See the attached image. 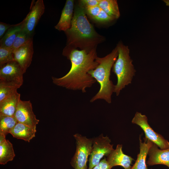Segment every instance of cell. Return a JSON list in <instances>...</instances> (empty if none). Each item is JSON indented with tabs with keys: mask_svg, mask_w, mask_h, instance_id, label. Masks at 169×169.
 I'll return each mask as SVG.
<instances>
[{
	"mask_svg": "<svg viewBox=\"0 0 169 169\" xmlns=\"http://www.w3.org/2000/svg\"><path fill=\"white\" fill-rule=\"evenodd\" d=\"M96 49L95 48L87 51L75 49L63 52V55L70 61L71 67L63 77L57 78L52 76L53 83L67 89L85 92L86 88L91 87L96 81L88 74L98 65L96 60L97 57Z\"/></svg>",
	"mask_w": 169,
	"mask_h": 169,
	"instance_id": "1",
	"label": "cell"
},
{
	"mask_svg": "<svg viewBox=\"0 0 169 169\" xmlns=\"http://www.w3.org/2000/svg\"><path fill=\"white\" fill-rule=\"evenodd\" d=\"M86 13L84 8L79 3L76 6L71 27L64 32L67 43L63 52L78 48L89 51L104 41V38L96 31Z\"/></svg>",
	"mask_w": 169,
	"mask_h": 169,
	"instance_id": "2",
	"label": "cell"
},
{
	"mask_svg": "<svg viewBox=\"0 0 169 169\" xmlns=\"http://www.w3.org/2000/svg\"><path fill=\"white\" fill-rule=\"evenodd\" d=\"M118 55V49L116 47L105 57H96V60L98 65L95 69L89 72L88 74L99 83L100 88L91 99L90 102L101 99L105 100L108 103H111V96L114 92L115 85L110 79V71Z\"/></svg>",
	"mask_w": 169,
	"mask_h": 169,
	"instance_id": "3",
	"label": "cell"
},
{
	"mask_svg": "<svg viewBox=\"0 0 169 169\" xmlns=\"http://www.w3.org/2000/svg\"><path fill=\"white\" fill-rule=\"evenodd\" d=\"M116 47L118 55L113 66L112 71L116 74L117 79L114 92L118 96L120 91L125 86L131 83L136 71L132 64L133 61L129 55L128 47L120 42Z\"/></svg>",
	"mask_w": 169,
	"mask_h": 169,
	"instance_id": "4",
	"label": "cell"
},
{
	"mask_svg": "<svg viewBox=\"0 0 169 169\" xmlns=\"http://www.w3.org/2000/svg\"><path fill=\"white\" fill-rule=\"evenodd\" d=\"M76 140V150L70 162L74 169H87V163L91 152L93 138H88L80 134L74 135Z\"/></svg>",
	"mask_w": 169,
	"mask_h": 169,
	"instance_id": "5",
	"label": "cell"
},
{
	"mask_svg": "<svg viewBox=\"0 0 169 169\" xmlns=\"http://www.w3.org/2000/svg\"><path fill=\"white\" fill-rule=\"evenodd\" d=\"M108 136L102 134L93 138V145L89 160L88 169H92L97 165L104 156H107L114 150L113 145Z\"/></svg>",
	"mask_w": 169,
	"mask_h": 169,
	"instance_id": "6",
	"label": "cell"
},
{
	"mask_svg": "<svg viewBox=\"0 0 169 169\" xmlns=\"http://www.w3.org/2000/svg\"><path fill=\"white\" fill-rule=\"evenodd\" d=\"M131 122L140 126L144 132L145 138L156 144L161 149L169 148V142L153 130L149 124L147 118L145 115L136 112Z\"/></svg>",
	"mask_w": 169,
	"mask_h": 169,
	"instance_id": "7",
	"label": "cell"
},
{
	"mask_svg": "<svg viewBox=\"0 0 169 169\" xmlns=\"http://www.w3.org/2000/svg\"><path fill=\"white\" fill-rule=\"evenodd\" d=\"M44 10L43 1L37 0L32 6L26 18L21 22V30L32 37L35 28L44 13Z\"/></svg>",
	"mask_w": 169,
	"mask_h": 169,
	"instance_id": "8",
	"label": "cell"
},
{
	"mask_svg": "<svg viewBox=\"0 0 169 169\" xmlns=\"http://www.w3.org/2000/svg\"><path fill=\"white\" fill-rule=\"evenodd\" d=\"M14 117L18 123H21L36 130V125L39 122L33 111L30 100H19Z\"/></svg>",
	"mask_w": 169,
	"mask_h": 169,
	"instance_id": "9",
	"label": "cell"
},
{
	"mask_svg": "<svg viewBox=\"0 0 169 169\" xmlns=\"http://www.w3.org/2000/svg\"><path fill=\"white\" fill-rule=\"evenodd\" d=\"M25 73L16 61L10 62L0 67V81L14 83L21 86Z\"/></svg>",
	"mask_w": 169,
	"mask_h": 169,
	"instance_id": "10",
	"label": "cell"
},
{
	"mask_svg": "<svg viewBox=\"0 0 169 169\" xmlns=\"http://www.w3.org/2000/svg\"><path fill=\"white\" fill-rule=\"evenodd\" d=\"M33 52L32 38L13 51L14 61L18 63L25 72L31 64Z\"/></svg>",
	"mask_w": 169,
	"mask_h": 169,
	"instance_id": "11",
	"label": "cell"
},
{
	"mask_svg": "<svg viewBox=\"0 0 169 169\" xmlns=\"http://www.w3.org/2000/svg\"><path fill=\"white\" fill-rule=\"evenodd\" d=\"M122 148V145L118 144L115 149L106 156V160L112 168L120 166L125 169H131V164L134 159L131 156L124 154Z\"/></svg>",
	"mask_w": 169,
	"mask_h": 169,
	"instance_id": "12",
	"label": "cell"
},
{
	"mask_svg": "<svg viewBox=\"0 0 169 169\" xmlns=\"http://www.w3.org/2000/svg\"><path fill=\"white\" fill-rule=\"evenodd\" d=\"M148 155L149 158L146 163L148 165L162 164L169 168V148L159 149L158 146L152 142Z\"/></svg>",
	"mask_w": 169,
	"mask_h": 169,
	"instance_id": "13",
	"label": "cell"
},
{
	"mask_svg": "<svg viewBox=\"0 0 169 169\" xmlns=\"http://www.w3.org/2000/svg\"><path fill=\"white\" fill-rule=\"evenodd\" d=\"M74 2L73 0H66L60 19L54 27L55 29L65 32L70 28L73 16Z\"/></svg>",
	"mask_w": 169,
	"mask_h": 169,
	"instance_id": "14",
	"label": "cell"
},
{
	"mask_svg": "<svg viewBox=\"0 0 169 169\" xmlns=\"http://www.w3.org/2000/svg\"><path fill=\"white\" fill-rule=\"evenodd\" d=\"M20 94L17 91L0 102V115L14 116Z\"/></svg>",
	"mask_w": 169,
	"mask_h": 169,
	"instance_id": "15",
	"label": "cell"
},
{
	"mask_svg": "<svg viewBox=\"0 0 169 169\" xmlns=\"http://www.w3.org/2000/svg\"><path fill=\"white\" fill-rule=\"evenodd\" d=\"M144 141L142 142L140 135V152L137 156L135 164L131 169H148L146 166V159L152 142L146 138H144Z\"/></svg>",
	"mask_w": 169,
	"mask_h": 169,
	"instance_id": "16",
	"label": "cell"
},
{
	"mask_svg": "<svg viewBox=\"0 0 169 169\" xmlns=\"http://www.w3.org/2000/svg\"><path fill=\"white\" fill-rule=\"evenodd\" d=\"M36 130L23 124L18 123L10 131L14 137L29 142L35 136Z\"/></svg>",
	"mask_w": 169,
	"mask_h": 169,
	"instance_id": "17",
	"label": "cell"
},
{
	"mask_svg": "<svg viewBox=\"0 0 169 169\" xmlns=\"http://www.w3.org/2000/svg\"><path fill=\"white\" fill-rule=\"evenodd\" d=\"M21 30V22L14 24L6 32L0 39V46L11 48L18 33Z\"/></svg>",
	"mask_w": 169,
	"mask_h": 169,
	"instance_id": "18",
	"label": "cell"
},
{
	"mask_svg": "<svg viewBox=\"0 0 169 169\" xmlns=\"http://www.w3.org/2000/svg\"><path fill=\"white\" fill-rule=\"evenodd\" d=\"M12 144L5 140L0 143V164L5 165L12 161L15 156Z\"/></svg>",
	"mask_w": 169,
	"mask_h": 169,
	"instance_id": "19",
	"label": "cell"
},
{
	"mask_svg": "<svg viewBox=\"0 0 169 169\" xmlns=\"http://www.w3.org/2000/svg\"><path fill=\"white\" fill-rule=\"evenodd\" d=\"M86 13L92 19L100 22H108L114 19L99 6L84 8Z\"/></svg>",
	"mask_w": 169,
	"mask_h": 169,
	"instance_id": "20",
	"label": "cell"
},
{
	"mask_svg": "<svg viewBox=\"0 0 169 169\" xmlns=\"http://www.w3.org/2000/svg\"><path fill=\"white\" fill-rule=\"evenodd\" d=\"M98 6L114 20L120 17V13L116 0H100Z\"/></svg>",
	"mask_w": 169,
	"mask_h": 169,
	"instance_id": "21",
	"label": "cell"
},
{
	"mask_svg": "<svg viewBox=\"0 0 169 169\" xmlns=\"http://www.w3.org/2000/svg\"><path fill=\"white\" fill-rule=\"evenodd\" d=\"M18 123L14 116L0 115V134L6 136Z\"/></svg>",
	"mask_w": 169,
	"mask_h": 169,
	"instance_id": "22",
	"label": "cell"
},
{
	"mask_svg": "<svg viewBox=\"0 0 169 169\" xmlns=\"http://www.w3.org/2000/svg\"><path fill=\"white\" fill-rule=\"evenodd\" d=\"M20 87L14 83L0 81V102L17 91Z\"/></svg>",
	"mask_w": 169,
	"mask_h": 169,
	"instance_id": "23",
	"label": "cell"
},
{
	"mask_svg": "<svg viewBox=\"0 0 169 169\" xmlns=\"http://www.w3.org/2000/svg\"><path fill=\"white\" fill-rule=\"evenodd\" d=\"M13 51L11 48L0 46V67L14 61Z\"/></svg>",
	"mask_w": 169,
	"mask_h": 169,
	"instance_id": "24",
	"label": "cell"
},
{
	"mask_svg": "<svg viewBox=\"0 0 169 169\" xmlns=\"http://www.w3.org/2000/svg\"><path fill=\"white\" fill-rule=\"evenodd\" d=\"M32 38L21 30L17 35L11 47L12 49L13 50L18 49L25 44Z\"/></svg>",
	"mask_w": 169,
	"mask_h": 169,
	"instance_id": "25",
	"label": "cell"
},
{
	"mask_svg": "<svg viewBox=\"0 0 169 169\" xmlns=\"http://www.w3.org/2000/svg\"><path fill=\"white\" fill-rule=\"evenodd\" d=\"M100 0H81L79 3L84 8L98 6Z\"/></svg>",
	"mask_w": 169,
	"mask_h": 169,
	"instance_id": "26",
	"label": "cell"
},
{
	"mask_svg": "<svg viewBox=\"0 0 169 169\" xmlns=\"http://www.w3.org/2000/svg\"><path fill=\"white\" fill-rule=\"evenodd\" d=\"M111 168L108 163L106 158L105 157L92 169H111Z\"/></svg>",
	"mask_w": 169,
	"mask_h": 169,
	"instance_id": "27",
	"label": "cell"
},
{
	"mask_svg": "<svg viewBox=\"0 0 169 169\" xmlns=\"http://www.w3.org/2000/svg\"><path fill=\"white\" fill-rule=\"evenodd\" d=\"M14 24L10 25L2 22H0V38L1 39L3 36L7 31L10 28L13 26Z\"/></svg>",
	"mask_w": 169,
	"mask_h": 169,
	"instance_id": "28",
	"label": "cell"
},
{
	"mask_svg": "<svg viewBox=\"0 0 169 169\" xmlns=\"http://www.w3.org/2000/svg\"><path fill=\"white\" fill-rule=\"evenodd\" d=\"M163 1L165 3L166 6H169V0H163Z\"/></svg>",
	"mask_w": 169,
	"mask_h": 169,
	"instance_id": "29",
	"label": "cell"
}]
</instances>
